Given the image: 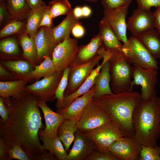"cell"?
I'll return each instance as SVG.
<instances>
[{"label":"cell","mask_w":160,"mask_h":160,"mask_svg":"<svg viewBox=\"0 0 160 160\" xmlns=\"http://www.w3.org/2000/svg\"><path fill=\"white\" fill-rule=\"evenodd\" d=\"M9 117L0 125V138L8 148L20 146L31 160H40L46 150L39 140L38 132L44 127L37 100L25 90L17 97L3 98Z\"/></svg>","instance_id":"6da1fadb"},{"label":"cell","mask_w":160,"mask_h":160,"mask_svg":"<svg viewBox=\"0 0 160 160\" xmlns=\"http://www.w3.org/2000/svg\"><path fill=\"white\" fill-rule=\"evenodd\" d=\"M39 139L43 142L42 146L44 150L49 151L58 160H65L68 153L58 138L41 136Z\"/></svg>","instance_id":"4dcf8cb0"},{"label":"cell","mask_w":160,"mask_h":160,"mask_svg":"<svg viewBox=\"0 0 160 160\" xmlns=\"http://www.w3.org/2000/svg\"><path fill=\"white\" fill-rule=\"evenodd\" d=\"M83 17H87L91 14L92 11L91 9L88 6H85L82 7Z\"/></svg>","instance_id":"f907efd6"},{"label":"cell","mask_w":160,"mask_h":160,"mask_svg":"<svg viewBox=\"0 0 160 160\" xmlns=\"http://www.w3.org/2000/svg\"><path fill=\"white\" fill-rule=\"evenodd\" d=\"M127 29L137 38L155 28L154 18L151 10L137 7L127 22Z\"/></svg>","instance_id":"7c38bea8"},{"label":"cell","mask_w":160,"mask_h":160,"mask_svg":"<svg viewBox=\"0 0 160 160\" xmlns=\"http://www.w3.org/2000/svg\"><path fill=\"white\" fill-rule=\"evenodd\" d=\"M26 23L24 21L13 20L1 29L0 38L25 32Z\"/></svg>","instance_id":"e575fe53"},{"label":"cell","mask_w":160,"mask_h":160,"mask_svg":"<svg viewBox=\"0 0 160 160\" xmlns=\"http://www.w3.org/2000/svg\"><path fill=\"white\" fill-rule=\"evenodd\" d=\"M47 6H39L31 10L28 14L25 32L30 36L33 37L37 33Z\"/></svg>","instance_id":"f546056e"},{"label":"cell","mask_w":160,"mask_h":160,"mask_svg":"<svg viewBox=\"0 0 160 160\" xmlns=\"http://www.w3.org/2000/svg\"><path fill=\"white\" fill-rule=\"evenodd\" d=\"M47 8L53 18L62 15L67 16L73 9L68 0H53L48 3Z\"/></svg>","instance_id":"836d02e7"},{"label":"cell","mask_w":160,"mask_h":160,"mask_svg":"<svg viewBox=\"0 0 160 160\" xmlns=\"http://www.w3.org/2000/svg\"><path fill=\"white\" fill-rule=\"evenodd\" d=\"M86 160H120L111 152L108 151L105 152H101L96 150L91 153Z\"/></svg>","instance_id":"60d3db41"},{"label":"cell","mask_w":160,"mask_h":160,"mask_svg":"<svg viewBox=\"0 0 160 160\" xmlns=\"http://www.w3.org/2000/svg\"><path fill=\"white\" fill-rule=\"evenodd\" d=\"M9 160L15 159L20 160H31L22 148L18 145H14L9 148Z\"/></svg>","instance_id":"f35d334b"},{"label":"cell","mask_w":160,"mask_h":160,"mask_svg":"<svg viewBox=\"0 0 160 160\" xmlns=\"http://www.w3.org/2000/svg\"><path fill=\"white\" fill-rule=\"evenodd\" d=\"M101 66V63L98 64L84 82L74 92L64 97L61 100H57L55 105L57 109L67 107L77 98L88 92L94 85L95 78L100 72Z\"/></svg>","instance_id":"44dd1931"},{"label":"cell","mask_w":160,"mask_h":160,"mask_svg":"<svg viewBox=\"0 0 160 160\" xmlns=\"http://www.w3.org/2000/svg\"><path fill=\"white\" fill-rule=\"evenodd\" d=\"M9 148L4 141L0 138V160H9L8 152Z\"/></svg>","instance_id":"7dc6e473"},{"label":"cell","mask_w":160,"mask_h":160,"mask_svg":"<svg viewBox=\"0 0 160 160\" xmlns=\"http://www.w3.org/2000/svg\"><path fill=\"white\" fill-rule=\"evenodd\" d=\"M92 100L108 113L111 122L120 129L124 137H134V115L142 101L140 94L126 91L103 95Z\"/></svg>","instance_id":"7a4b0ae2"},{"label":"cell","mask_w":160,"mask_h":160,"mask_svg":"<svg viewBox=\"0 0 160 160\" xmlns=\"http://www.w3.org/2000/svg\"><path fill=\"white\" fill-rule=\"evenodd\" d=\"M95 91L96 87L94 85L88 92L77 98L68 106L57 109L56 112L61 114L65 120L81 117L92 100Z\"/></svg>","instance_id":"d6986e66"},{"label":"cell","mask_w":160,"mask_h":160,"mask_svg":"<svg viewBox=\"0 0 160 160\" xmlns=\"http://www.w3.org/2000/svg\"><path fill=\"white\" fill-rule=\"evenodd\" d=\"M96 150H98L95 144L77 129L75 133L73 145L65 160H86L91 153Z\"/></svg>","instance_id":"9a60e30c"},{"label":"cell","mask_w":160,"mask_h":160,"mask_svg":"<svg viewBox=\"0 0 160 160\" xmlns=\"http://www.w3.org/2000/svg\"><path fill=\"white\" fill-rule=\"evenodd\" d=\"M79 47L77 39L67 36L57 45L52 56V59L57 72L63 70L68 66L74 59Z\"/></svg>","instance_id":"8fae6325"},{"label":"cell","mask_w":160,"mask_h":160,"mask_svg":"<svg viewBox=\"0 0 160 160\" xmlns=\"http://www.w3.org/2000/svg\"><path fill=\"white\" fill-rule=\"evenodd\" d=\"M86 1H88L92 2H95L97 1L98 0H85Z\"/></svg>","instance_id":"f5cc1de1"},{"label":"cell","mask_w":160,"mask_h":160,"mask_svg":"<svg viewBox=\"0 0 160 160\" xmlns=\"http://www.w3.org/2000/svg\"><path fill=\"white\" fill-rule=\"evenodd\" d=\"M44 100H37V105L43 113L45 123L44 130L40 129L38 132L39 137H46L50 138L57 137L58 127L64 119L62 116L52 111Z\"/></svg>","instance_id":"e0dca14e"},{"label":"cell","mask_w":160,"mask_h":160,"mask_svg":"<svg viewBox=\"0 0 160 160\" xmlns=\"http://www.w3.org/2000/svg\"><path fill=\"white\" fill-rule=\"evenodd\" d=\"M157 70L136 65L133 66V79L130 90L133 91L134 85H140V94L143 101H149L157 97L156 87L158 81Z\"/></svg>","instance_id":"8992f818"},{"label":"cell","mask_w":160,"mask_h":160,"mask_svg":"<svg viewBox=\"0 0 160 160\" xmlns=\"http://www.w3.org/2000/svg\"><path fill=\"white\" fill-rule=\"evenodd\" d=\"M103 52V61L100 71L96 76L94 85L96 87V91L93 99L101 96L112 95L110 86V74L109 71L110 63L108 60L110 51L104 49Z\"/></svg>","instance_id":"ac0fdd59"},{"label":"cell","mask_w":160,"mask_h":160,"mask_svg":"<svg viewBox=\"0 0 160 160\" xmlns=\"http://www.w3.org/2000/svg\"><path fill=\"white\" fill-rule=\"evenodd\" d=\"M133 137L141 146L153 147L160 136V98L142 100L134 117Z\"/></svg>","instance_id":"3957f363"},{"label":"cell","mask_w":160,"mask_h":160,"mask_svg":"<svg viewBox=\"0 0 160 160\" xmlns=\"http://www.w3.org/2000/svg\"><path fill=\"white\" fill-rule=\"evenodd\" d=\"M103 47L101 37L99 33L94 35L88 44L79 46L74 59L68 66L70 69L89 61L97 54Z\"/></svg>","instance_id":"ffe728a7"},{"label":"cell","mask_w":160,"mask_h":160,"mask_svg":"<svg viewBox=\"0 0 160 160\" xmlns=\"http://www.w3.org/2000/svg\"><path fill=\"white\" fill-rule=\"evenodd\" d=\"M53 18L47 8V6L42 19L39 25L41 26H46L50 28L54 27L53 22Z\"/></svg>","instance_id":"f6af8a7d"},{"label":"cell","mask_w":160,"mask_h":160,"mask_svg":"<svg viewBox=\"0 0 160 160\" xmlns=\"http://www.w3.org/2000/svg\"><path fill=\"white\" fill-rule=\"evenodd\" d=\"M18 44L17 40L14 37H8L1 39L0 41L1 60L22 59V55L20 54Z\"/></svg>","instance_id":"4316f807"},{"label":"cell","mask_w":160,"mask_h":160,"mask_svg":"<svg viewBox=\"0 0 160 160\" xmlns=\"http://www.w3.org/2000/svg\"><path fill=\"white\" fill-rule=\"evenodd\" d=\"M18 80L13 73L0 63V81H8Z\"/></svg>","instance_id":"7bdbcfd3"},{"label":"cell","mask_w":160,"mask_h":160,"mask_svg":"<svg viewBox=\"0 0 160 160\" xmlns=\"http://www.w3.org/2000/svg\"><path fill=\"white\" fill-rule=\"evenodd\" d=\"M103 46L108 50H121L123 44L116 36L109 22L103 18L99 23Z\"/></svg>","instance_id":"603a6c76"},{"label":"cell","mask_w":160,"mask_h":160,"mask_svg":"<svg viewBox=\"0 0 160 160\" xmlns=\"http://www.w3.org/2000/svg\"><path fill=\"white\" fill-rule=\"evenodd\" d=\"M132 0H101V4L104 10L108 11L114 9L128 7Z\"/></svg>","instance_id":"74e56055"},{"label":"cell","mask_w":160,"mask_h":160,"mask_svg":"<svg viewBox=\"0 0 160 160\" xmlns=\"http://www.w3.org/2000/svg\"><path fill=\"white\" fill-rule=\"evenodd\" d=\"M81 23L79 18L72 12L57 25L51 28L55 41L58 44L62 42L68 36H70L73 27L76 24Z\"/></svg>","instance_id":"484cf974"},{"label":"cell","mask_w":160,"mask_h":160,"mask_svg":"<svg viewBox=\"0 0 160 160\" xmlns=\"http://www.w3.org/2000/svg\"><path fill=\"white\" fill-rule=\"evenodd\" d=\"M70 69L69 66L66 67L63 71L61 79L56 90L55 97L57 100H61L64 97V93L67 86L68 78Z\"/></svg>","instance_id":"8d00e7d4"},{"label":"cell","mask_w":160,"mask_h":160,"mask_svg":"<svg viewBox=\"0 0 160 160\" xmlns=\"http://www.w3.org/2000/svg\"><path fill=\"white\" fill-rule=\"evenodd\" d=\"M43 61L39 64L33 67L34 69L32 73V79L36 81L41 77L45 78L52 76L57 71L52 58L49 56L44 57Z\"/></svg>","instance_id":"d6a6232c"},{"label":"cell","mask_w":160,"mask_h":160,"mask_svg":"<svg viewBox=\"0 0 160 160\" xmlns=\"http://www.w3.org/2000/svg\"><path fill=\"white\" fill-rule=\"evenodd\" d=\"M103 47L97 54L88 62L70 69L67 86L64 93V97L76 91L90 75L94 67L99 64L103 56Z\"/></svg>","instance_id":"52a82bcc"},{"label":"cell","mask_w":160,"mask_h":160,"mask_svg":"<svg viewBox=\"0 0 160 160\" xmlns=\"http://www.w3.org/2000/svg\"><path fill=\"white\" fill-rule=\"evenodd\" d=\"M83 132L96 145L98 151H109L112 144L123 136L120 129L111 121L96 129Z\"/></svg>","instance_id":"ba28073f"},{"label":"cell","mask_w":160,"mask_h":160,"mask_svg":"<svg viewBox=\"0 0 160 160\" xmlns=\"http://www.w3.org/2000/svg\"><path fill=\"white\" fill-rule=\"evenodd\" d=\"M137 7L143 9L151 10V7L156 8L160 7V0H136Z\"/></svg>","instance_id":"b9f144b4"},{"label":"cell","mask_w":160,"mask_h":160,"mask_svg":"<svg viewBox=\"0 0 160 160\" xmlns=\"http://www.w3.org/2000/svg\"><path fill=\"white\" fill-rule=\"evenodd\" d=\"M138 160H160V147L141 146Z\"/></svg>","instance_id":"d590c367"},{"label":"cell","mask_w":160,"mask_h":160,"mask_svg":"<svg viewBox=\"0 0 160 160\" xmlns=\"http://www.w3.org/2000/svg\"><path fill=\"white\" fill-rule=\"evenodd\" d=\"M63 71L57 72L53 75L44 78L29 85H27L25 90L38 100L51 102L55 98V95Z\"/></svg>","instance_id":"30bf717a"},{"label":"cell","mask_w":160,"mask_h":160,"mask_svg":"<svg viewBox=\"0 0 160 160\" xmlns=\"http://www.w3.org/2000/svg\"><path fill=\"white\" fill-rule=\"evenodd\" d=\"M8 11L13 20L23 21L31 10L25 0H6Z\"/></svg>","instance_id":"1f68e13d"},{"label":"cell","mask_w":160,"mask_h":160,"mask_svg":"<svg viewBox=\"0 0 160 160\" xmlns=\"http://www.w3.org/2000/svg\"><path fill=\"white\" fill-rule=\"evenodd\" d=\"M80 117L65 120L57 129V137L63 143L67 152L74 141L75 133L77 129V124Z\"/></svg>","instance_id":"cb8c5ba5"},{"label":"cell","mask_w":160,"mask_h":160,"mask_svg":"<svg viewBox=\"0 0 160 160\" xmlns=\"http://www.w3.org/2000/svg\"><path fill=\"white\" fill-rule=\"evenodd\" d=\"M156 8L153 13V15L154 18L155 28L160 35V7Z\"/></svg>","instance_id":"c3c4849f"},{"label":"cell","mask_w":160,"mask_h":160,"mask_svg":"<svg viewBox=\"0 0 160 160\" xmlns=\"http://www.w3.org/2000/svg\"><path fill=\"white\" fill-rule=\"evenodd\" d=\"M28 6L31 10L41 6L45 5V3L43 0H25Z\"/></svg>","instance_id":"681fc988"},{"label":"cell","mask_w":160,"mask_h":160,"mask_svg":"<svg viewBox=\"0 0 160 160\" xmlns=\"http://www.w3.org/2000/svg\"><path fill=\"white\" fill-rule=\"evenodd\" d=\"M73 12L75 16L79 18L83 17L82 7L77 6L73 9Z\"/></svg>","instance_id":"816d5d0a"},{"label":"cell","mask_w":160,"mask_h":160,"mask_svg":"<svg viewBox=\"0 0 160 160\" xmlns=\"http://www.w3.org/2000/svg\"><path fill=\"white\" fill-rule=\"evenodd\" d=\"M108 60L111 90L114 94L131 91L133 66L121 50L110 51Z\"/></svg>","instance_id":"277c9868"},{"label":"cell","mask_w":160,"mask_h":160,"mask_svg":"<svg viewBox=\"0 0 160 160\" xmlns=\"http://www.w3.org/2000/svg\"><path fill=\"white\" fill-rule=\"evenodd\" d=\"M122 52L132 64L157 69V59L146 49L138 38L130 36L123 44Z\"/></svg>","instance_id":"5b68a950"},{"label":"cell","mask_w":160,"mask_h":160,"mask_svg":"<svg viewBox=\"0 0 160 160\" xmlns=\"http://www.w3.org/2000/svg\"><path fill=\"white\" fill-rule=\"evenodd\" d=\"M141 145L133 138L122 137L114 142L109 151L120 160H138Z\"/></svg>","instance_id":"4fadbf2b"},{"label":"cell","mask_w":160,"mask_h":160,"mask_svg":"<svg viewBox=\"0 0 160 160\" xmlns=\"http://www.w3.org/2000/svg\"><path fill=\"white\" fill-rule=\"evenodd\" d=\"M128 7H121L103 11V18L109 22L118 39L123 44L126 43L128 39L126 17Z\"/></svg>","instance_id":"5bb4252c"},{"label":"cell","mask_w":160,"mask_h":160,"mask_svg":"<svg viewBox=\"0 0 160 160\" xmlns=\"http://www.w3.org/2000/svg\"><path fill=\"white\" fill-rule=\"evenodd\" d=\"M0 63L18 80L28 82L32 80V73L34 68L28 61L23 59L1 60Z\"/></svg>","instance_id":"7402d4cb"},{"label":"cell","mask_w":160,"mask_h":160,"mask_svg":"<svg viewBox=\"0 0 160 160\" xmlns=\"http://www.w3.org/2000/svg\"><path fill=\"white\" fill-rule=\"evenodd\" d=\"M33 38L38 51L37 65L43 61L45 56H49L52 58V53L57 44L51 28L40 27Z\"/></svg>","instance_id":"2e32d148"},{"label":"cell","mask_w":160,"mask_h":160,"mask_svg":"<svg viewBox=\"0 0 160 160\" xmlns=\"http://www.w3.org/2000/svg\"><path fill=\"white\" fill-rule=\"evenodd\" d=\"M19 44L23 50L22 57L33 66L37 65L38 51L34 38L25 32L17 36Z\"/></svg>","instance_id":"d4e9b609"},{"label":"cell","mask_w":160,"mask_h":160,"mask_svg":"<svg viewBox=\"0 0 160 160\" xmlns=\"http://www.w3.org/2000/svg\"><path fill=\"white\" fill-rule=\"evenodd\" d=\"M138 38L154 58H160V35L155 28Z\"/></svg>","instance_id":"f1b7e54d"},{"label":"cell","mask_w":160,"mask_h":160,"mask_svg":"<svg viewBox=\"0 0 160 160\" xmlns=\"http://www.w3.org/2000/svg\"><path fill=\"white\" fill-rule=\"evenodd\" d=\"M13 20L7 8L6 0H0V26L2 28Z\"/></svg>","instance_id":"ab89813d"},{"label":"cell","mask_w":160,"mask_h":160,"mask_svg":"<svg viewBox=\"0 0 160 160\" xmlns=\"http://www.w3.org/2000/svg\"><path fill=\"white\" fill-rule=\"evenodd\" d=\"M0 124H3L7 122L9 117V111L5 105L3 98L0 97Z\"/></svg>","instance_id":"ee69618b"},{"label":"cell","mask_w":160,"mask_h":160,"mask_svg":"<svg viewBox=\"0 0 160 160\" xmlns=\"http://www.w3.org/2000/svg\"><path fill=\"white\" fill-rule=\"evenodd\" d=\"M28 82L17 80L8 81H0V96L4 98L17 97L25 91Z\"/></svg>","instance_id":"83f0119b"},{"label":"cell","mask_w":160,"mask_h":160,"mask_svg":"<svg viewBox=\"0 0 160 160\" xmlns=\"http://www.w3.org/2000/svg\"><path fill=\"white\" fill-rule=\"evenodd\" d=\"M111 121L108 113L92 100L78 121L77 127L78 129L84 132L96 129Z\"/></svg>","instance_id":"9c48e42d"},{"label":"cell","mask_w":160,"mask_h":160,"mask_svg":"<svg viewBox=\"0 0 160 160\" xmlns=\"http://www.w3.org/2000/svg\"><path fill=\"white\" fill-rule=\"evenodd\" d=\"M81 23L75 25L72 28L71 32L74 36L76 38L82 37L85 33V30Z\"/></svg>","instance_id":"bcb514c9"}]
</instances>
